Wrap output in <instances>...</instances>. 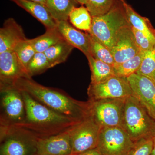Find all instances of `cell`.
I'll return each mask as SVG.
<instances>
[{
    "instance_id": "obj_2",
    "label": "cell",
    "mask_w": 155,
    "mask_h": 155,
    "mask_svg": "<svg viewBox=\"0 0 155 155\" xmlns=\"http://www.w3.org/2000/svg\"><path fill=\"white\" fill-rule=\"evenodd\" d=\"M13 85L48 108L76 121L80 122L89 116L88 101L75 100L64 91L37 83L31 78H21Z\"/></svg>"
},
{
    "instance_id": "obj_32",
    "label": "cell",
    "mask_w": 155,
    "mask_h": 155,
    "mask_svg": "<svg viewBox=\"0 0 155 155\" xmlns=\"http://www.w3.org/2000/svg\"><path fill=\"white\" fill-rule=\"evenodd\" d=\"M77 155H104L100 152L96 148L93 149L88 150L80 154H78Z\"/></svg>"
},
{
    "instance_id": "obj_30",
    "label": "cell",
    "mask_w": 155,
    "mask_h": 155,
    "mask_svg": "<svg viewBox=\"0 0 155 155\" xmlns=\"http://www.w3.org/2000/svg\"><path fill=\"white\" fill-rule=\"evenodd\" d=\"M153 148V138H143L134 142L127 155H151Z\"/></svg>"
},
{
    "instance_id": "obj_35",
    "label": "cell",
    "mask_w": 155,
    "mask_h": 155,
    "mask_svg": "<svg viewBox=\"0 0 155 155\" xmlns=\"http://www.w3.org/2000/svg\"><path fill=\"white\" fill-rule=\"evenodd\" d=\"M153 148L152 153L151 155H155V134L154 136L153 137Z\"/></svg>"
},
{
    "instance_id": "obj_28",
    "label": "cell",
    "mask_w": 155,
    "mask_h": 155,
    "mask_svg": "<svg viewBox=\"0 0 155 155\" xmlns=\"http://www.w3.org/2000/svg\"><path fill=\"white\" fill-rule=\"evenodd\" d=\"M136 73L155 81V47L145 52L141 65Z\"/></svg>"
},
{
    "instance_id": "obj_26",
    "label": "cell",
    "mask_w": 155,
    "mask_h": 155,
    "mask_svg": "<svg viewBox=\"0 0 155 155\" xmlns=\"http://www.w3.org/2000/svg\"><path fill=\"white\" fill-rule=\"evenodd\" d=\"M51 68L44 53L36 52L27 67L29 77L39 75Z\"/></svg>"
},
{
    "instance_id": "obj_10",
    "label": "cell",
    "mask_w": 155,
    "mask_h": 155,
    "mask_svg": "<svg viewBox=\"0 0 155 155\" xmlns=\"http://www.w3.org/2000/svg\"><path fill=\"white\" fill-rule=\"evenodd\" d=\"M132 94L127 78L116 75L101 83H90L87 88L90 100L125 98Z\"/></svg>"
},
{
    "instance_id": "obj_31",
    "label": "cell",
    "mask_w": 155,
    "mask_h": 155,
    "mask_svg": "<svg viewBox=\"0 0 155 155\" xmlns=\"http://www.w3.org/2000/svg\"><path fill=\"white\" fill-rule=\"evenodd\" d=\"M131 29L137 45L140 52H146L155 47V41L149 38L145 35L131 26Z\"/></svg>"
},
{
    "instance_id": "obj_22",
    "label": "cell",
    "mask_w": 155,
    "mask_h": 155,
    "mask_svg": "<svg viewBox=\"0 0 155 155\" xmlns=\"http://www.w3.org/2000/svg\"><path fill=\"white\" fill-rule=\"evenodd\" d=\"M64 39L57 27L46 29L44 34L30 40L36 52L44 53L49 48Z\"/></svg>"
},
{
    "instance_id": "obj_4",
    "label": "cell",
    "mask_w": 155,
    "mask_h": 155,
    "mask_svg": "<svg viewBox=\"0 0 155 155\" xmlns=\"http://www.w3.org/2000/svg\"><path fill=\"white\" fill-rule=\"evenodd\" d=\"M121 0H118L107 13L92 17L88 33L111 49L117 34L122 28L130 26Z\"/></svg>"
},
{
    "instance_id": "obj_33",
    "label": "cell",
    "mask_w": 155,
    "mask_h": 155,
    "mask_svg": "<svg viewBox=\"0 0 155 155\" xmlns=\"http://www.w3.org/2000/svg\"><path fill=\"white\" fill-rule=\"evenodd\" d=\"M78 4H80L81 5H85L87 0H75Z\"/></svg>"
},
{
    "instance_id": "obj_6",
    "label": "cell",
    "mask_w": 155,
    "mask_h": 155,
    "mask_svg": "<svg viewBox=\"0 0 155 155\" xmlns=\"http://www.w3.org/2000/svg\"><path fill=\"white\" fill-rule=\"evenodd\" d=\"M1 126H14L22 123L25 116L22 92L13 85H1Z\"/></svg>"
},
{
    "instance_id": "obj_9",
    "label": "cell",
    "mask_w": 155,
    "mask_h": 155,
    "mask_svg": "<svg viewBox=\"0 0 155 155\" xmlns=\"http://www.w3.org/2000/svg\"><path fill=\"white\" fill-rule=\"evenodd\" d=\"M134 142L120 126L103 127L97 148L104 155H127Z\"/></svg>"
},
{
    "instance_id": "obj_19",
    "label": "cell",
    "mask_w": 155,
    "mask_h": 155,
    "mask_svg": "<svg viewBox=\"0 0 155 155\" xmlns=\"http://www.w3.org/2000/svg\"><path fill=\"white\" fill-rule=\"evenodd\" d=\"M91 71V84L101 83L115 76L114 67L93 57H87Z\"/></svg>"
},
{
    "instance_id": "obj_36",
    "label": "cell",
    "mask_w": 155,
    "mask_h": 155,
    "mask_svg": "<svg viewBox=\"0 0 155 155\" xmlns=\"http://www.w3.org/2000/svg\"><path fill=\"white\" fill-rule=\"evenodd\" d=\"M34 155H45L40 154H38V153H35V154H34Z\"/></svg>"
},
{
    "instance_id": "obj_24",
    "label": "cell",
    "mask_w": 155,
    "mask_h": 155,
    "mask_svg": "<svg viewBox=\"0 0 155 155\" xmlns=\"http://www.w3.org/2000/svg\"><path fill=\"white\" fill-rule=\"evenodd\" d=\"M145 52H140L129 60L114 66L115 75L119 77L128 78L136 73L141 65Z\"/></svg>"
},
{
    "instance_id": "obj_29",
    "label": "cell",
    "mask_w": 155,
    "mask_h": 155,
    "mask_svg": "<svg viewBox=\"0 0 155 155\" xmlns=\"http://www.w3.org/2000/svg\"><path fill=\"white\" fill-rule=\"evenodd\" d=\"M118 0H87L85 6L92 17L101 16L107 13Z\"/></svg>"
},
{
    "instance_id": "obj_1",
    "label": "cell",
    "mask_w": 155,
    "mask_h": 155,
    "mask_svg": "<svg viewBox=\"0 0 155 155\" xmlns=\"http://www.w3.org/2000/svg\"><path fill=\"white\" fill-rule=\"evenodd\" d=\"M20 91L25 102V119L22 123L9 127L23 129L37 138H43L66 131L81 122L53 110L25 92Z\"/></svg>"
},
{
    "instance_id": "obj_7",
    "label": "cell",
    "mask_w": 155,
    "mask_h": 155,
    "mask_svg": "<svg viewBox=\"0 0 155 155\" xmlns=\"http://www.w3.org/2000/svg\"><path fill=\"white\" fill-rule=\"evenodd\" d=\"M125 98L88 100L89 115L101 128L120 126Z\"/></svg>"
},
{
    "instance_id": "obj_15",
    "label": "cell",
    "mask_w": 155,
    "mask_h": 155,
    "mask_svg": "<svg viewBox=\"0 0 155 155\" xmlns=\"http://www.w3.org/2000/svg\"><path fill=\"white\" fill-rule=\"evenodd\" d=\"M57 28L63 38L74 48L81 51L86 56L91 55L90 35L77 30L68 21L58 22Z\"/></svg>"
},
{
    "instance_id": "obj_11",
    "label": "cell",
    "mask_w": 155,
    "mask_h": 155,
    "mask_svg": "<svg viewBox=\"0 0 155 155\" xmlns=\"http://www.w3.org/2000/svg\"><path fill=\"white\" fill-rule=\"evenodd\" d=\"M133 94L155 120V81L134 73L127 78Z\"/></svg>"
},
{
    "instance_id": "obj_3",
    "label": "cell",
    "mask_w": 155,
    "mask_h": 155,
    "mask_svg": "<svg viewBox=\"0 0 155 155\" xmlns=\"http://www.w3.org/2000/svg\"><path fill=\"white\" fill-rule=\"evenodd\" d=\"M120 127L134 142L155 134V120L133 94L125 98Z\"/></svg>"
},
{
    "instance_id": "obj_14",
    "label": "cell",
    "mask_w": 155,
    "mask_h": 155,
    "mask_svg": "<svg viewBox=\"0 0 155 155\" xmlns=\"http://www.w3.org/2000/svg\"><path fill=\"white\" fill-rule=\"evenodd\" d=\"M71 128L56 135L38 138L37 153L45 155H72L70 140Z\"/></svg>"
},
{
    "instance_id": "obj_23",
    "label": "cell",
    "mask_w": 155,
    "mask_h": 155,
    "mask_svg": "<svg viewBox=\"0 0 155 155\" xmlns=\"http://www.w3.org/2000/svg\"><path fill=\"white\" fill-rule=\"evenodd\" d=\"M69 19L73 26L88 32L91 28L92 17L84 5L74 8L69 15Z\"/></svg>"
},
{
    "instance_id": "obj_16",
    "label": "cell",
    "mask_w": 155,
    "mask_h": 155,
    "mask_svg": "<svg viewBox=\"0 0 155 155\" xmlns=\"http://www.w3.org/2000/svg\"><path fill=\"white\" fill-rule=\"evenodd\" d=\"M26 39L22 27L15 19L9 18L0 29V54L14 50L19 43Z\"/></svg>"
},
{
    "instance_id": "obj_20",
    "label": "cell",
    "mask_w": 155,
    "mask_h": 155,
    "mask_svg": "<svg viewBox=\"0 0 155 155\" xmlns=\"http://www.w3.org/2000/svg\"><path fill=\"white\" fill-rule=\"evenodd\" d=\"M78 3L75 0H46V6L57 22L68 21L69 14Z\"/></svg>"
},
{
    "instance_id": "obj_27",
    "label": "cell",
    "mask_w": 155,
    "mask_h": 155,
    "mask_svg": "<svg viewBox=\"0 0 155 155\" xmlns=\"http://www.w3.org/2000/svg\"><path fill=\"white\" fill-rule=\"evenodd\" d=\"M14 51L16 53L25 71L28 73L27 67L28 64L36 52L31 44V40L27 38L20 42L16 46Z\"/></svg>"
},
{
    "instance_id": "obj_13",
    "label": "cell",
    "mask_w": 155,
    "mask_h": 155,
    "mask_svg": "<svg viewBox=\"0 0 155 155\" xmlns=\"http://www.w3.org/2000/svg\"><path fill=\"white\" fill-rule=\"evenodd\" d=\"M22 77H29L14 50L0 54L1 85H13Z\"/></svg>"
},
{
    "instance_id": "obj_34",
    "label": "cell",
    "mask_w": 155,
    "mask_h": 155,
    "mask_svg": "<svg viewBox=\"0 0 155 155\" xmlns=\"http://www.w3.org/2000/svg\"><path fill=\"white\" fill-rule=\"evenodd\" d=\"M29 1L41 3V4H43V5H46V0H29Z\"/></svg>"
},
{
    "instance_id": "obj_21",
    "label": "cell",
    "mask_w": 155,
    "mask_h": 155,
    "mask_svg": "<svg viewBox=\"0 0 155 155\" xmlns=\"http://www.w3.org/2000/svg\"><path fill=\"white\" fill-rule=\"evenodd\" d=\"M74 48L64 39L49 48L44 53L52 68L65 62Z\"/></svg>"
},
{
    "instance_id": "obj_18",
    "label": "cell",
    "mask_w": 155,
    "mask_h": 155,
    "mask_svg": "<svg viewBox=\"0 0 155 155\" xmlns=\"http://www.w3.org/2000/svg\"><path fill=\"white\" fill-rule=\"evenodd\" d=\"M121 1L131 26L143 32L149 38L155 41V28L149 19L140 16L125 0Z\"/></svg>"
},
{
    "instance_id": "obj_25",
    "label": "cell",
    "mask_w": 155,
    "mask_h": 155,
    "mask_svg": "<svg viewBox=\"0 0 155 155\" xmlns=\"http://www.w3.org/2000/svg\"><path fill=\"white\" fill-rule=\"evenodd\" d=\"M90 35L91 55L95 59L114 67L115 65V61L110 50L90 34Z\"/></svg>"
},
{
    "instance_id": "obj_5",
    "label": "cell",
    "mask_w": 155,
    "mask_h": 155,
    "mask_svg": "<svg viewBox=\"0 0 155 155\" xmlns=\"http://www.w3.org/2000/svg\"><path fill=\"white\" fill-rule=\"evenodd\" d=\"M27 130L1 126L0 155H34L38 140Z\"/></svg>"
},
{
    "instance_id": "obj_12",
    "label": "cell",
    "mask_w": 155,
    "mask_h": 155,
    "mask_svg": "<svg viewBox=\"0 0 155 155\" xmlns=\"http://www.w3.org/2000/svg\"><path fill=\"white\" fill-rule=\"evenodd\" d=\"M110 51L115 65L133 58L140 52L136 43L131 25L124 27L119 31Z\"/></svg>"
},
{
    "instance_id": "obj_17",
    "label": "cell",
    "mask_w": 155,
    "mask_h": 155,
    "mask_svg": "<svg viewBox=\"0 0 155 155\" xmlns=\"http://www.w3.org/2000/svg\"><path fill=\"white\" fill-rule=\"evenodd\" d=\"M11 1L31 14L41 22L46 29L57 28L58 22L54 19L45 5L29 0Z\"/></svg>"
},
{
    "instance_id": "obj_8",
    "label": "cell",
    "mask_w": 155,
    "mask_h": 155,
    "mask_svg": "<svg viewBox=\"0 0 155 155\" xmlns=\"http://www.w3.org/2000/svg\"><path fill=\"white\" fill-rule=\"evenodd\" d=\"M101 127L90 116L70 129L72 155H77L97 148Z\"/></svg>"
}]
</instances>
